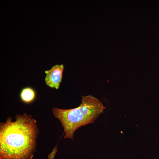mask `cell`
I'll use <instances>...</instances> for the list:
<instances>
[{
	"instance_id": "cell-1",
	"label": "cell",
	"mask_w": 159,
	"mask_h": 159,
	"mask_svg": "<svg viewBox=\"0 0 159 159\" xmlns=\"http://www.w3.org/2000/svg\"><path fill=\"white\" fill-rule=\"evenodd\" d=\"M0 123V159H32L39 130L36 121L26 113Z\"/></svg>"
},
{
	"instance_id": "cell-2",
	"label": "cell",
	"mask_w": 159,
	"mask_h": 159,
	"mask_svg": "<svg viewBox=\"0 0 159 159\" xmlns=\"http://www.w3.org/2000/svg\"><path fill=\"white\" fill-rule=\"evenodd\" d=\"M82 97L81 102L77 107L52 109L54 116L60 120L64 128V138L73 139L77 130L94 122L105 108L101 101L94 97L89 95Z\"/></svg>"
},
{
	"instance_id": "cell-3",
	"label": "cell",
	"mask_w": 159,
	"mask_h": 159,
	"mask_svg": "<svg viewBox=\"0 0 159 159\" xmlns=\"http://www.w3.org/2000/svg\"><path fill=\"white\" fill-rule=\"evenodd\" d=\"M64 67L63 64H56L45 71L46 74L45 80L47 86L58 89L62 81Z\"/></svg>"
},
{
	"instance_id": "cell-4",
	"label": "cell",
	"mask_w": 159,
	"mask_h": 159,
	"mask_svg": "<svg viewBox=\"0 0 159 159\" xmlns=\"http://www.w3.org/2000/svg\"><path fill=\"white\" fill-rule=\"evenodd\" d=\"M20 97L23 102L26 104L30 103L35 100L36 97V92L32 88L26 87L21 91Z\"/></svg>"
},
{
	"instance_id": "cell-5",
	"label": "cell",
	"mask_w": 159,
	"mask_h": 159,
	"mask_svg": "<svg viewBox=\"0 0 159 159\" xmlns=\"http://www.w3.org/2000/svg\"><path fill=\"white\" fill-rule=\"evenodd\" d=\"M53 149L51 152L50 153L48 156V159H54V158L55 155L57 152V145Z\"/></svg>"
}]
</instances>
